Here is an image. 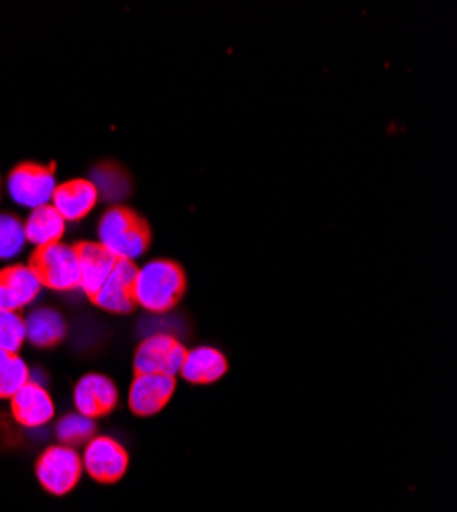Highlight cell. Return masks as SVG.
I'll use <instances>...</instances> for the list:
<instances>
[{
  "mask_svg": "<svg viewBox=\"0 0 457 512\" xmlns=\"http://www.w3.org/2000/svg\"><path fill=\"white\" fill-rule=\"evenodd\" d=\"M183 293L185 273L177 263L150 261L136 271L134 302L148 312H169L179 304Z\"/></svg>",
  "mask_w": 457,
  "mask_h": 512,
  "instance_id": "6da1fadb",
  "label": "cell"
},
{
  "mask_svg": "<svg viewBox=\"0 0 457 512\" xmlns=\"http://www.w3.org/2000/svg\"><path fill=\"white\" fill-rule=\"evenodd\" d=\"M99 244L115 261L134 263L150 246V230L134 211L111 207L99 222Z\"/></svg>",
  "mask_w": 457,
  "mask_h": 512,
  "instance_id": "7a4b0ae2",
  "label": "cell"
},
{
  "mask_svg": "<svg viewBox=\"0 0 457 512\" xmlns=\"http://www.w3.org/2000/svg\"><path fill=\"white\" fill-rule=\"evenodd\" d=\"M31 267L41 285L54 291H72L80 285V267L74 246L56 242L46 248H37L31 259Z\"/></svg>",
  "mask_w": 457,
  "mask_h": 512,
  "instance_id": "3957f363",
  "label": "cell"
},
{
  "mask_svg": "<svg viewBox=\"0 0 457 512\" xmlns=\"http://www.w3.org/2000/svg\"><path fill=\"white\" fill-rule=\"evenodd\" d=\"M37 480L50 494L64 496L80 480L82 457L74 447L56 445L50 447L37 461Z\"/></svg>",
  "mask_w": 457,
  "mask_h": 512,
  "instance_id": "277c9868",
  "label": "cell"
},
{
  "mask_svg": "<svg viewBox=\"0 0 457 512\" xmlns=\"http://www.w3.org/2000/svg\"><path fill=\"white\" fill-rule=\"evenodd\" d=\"M58 189L56 177L50 168L39 164H21L9 175L7 191L11 199L27 209L52 205V197Z\"/></svg>",
  "mask_w": 457,
  "mask_h": 512,
  "instance_id": "5b68a950",
  "label": "cell"
},
{
  "mask_svg": "<svg viewBox=\"0 0 457 512\" xmlns=\"http://www.w3.org/2000/svg\"><path fill=\"white\" fill-rule=\"evenodd\" d=\"M187 349L171 334L148 336L140 345L134 367L138 375H169L175 377L181 373Z\"/></svg>",
  "mask_w": 457,
  "mask_h": 512,
  "instance_id": "8992f818",
  "label": "cell"
},
{
  "mask_svg": "<svg viewBox=\"0 0 457 512\" xmlns=\"http://www.w3.org/2000/svg\"><path fill=\"white\" fill-rule=\"evenodd\" d=\"M128 453L111 437H93L85 447L82 467L91 478L103 484H111L123 478L128 469Z\"/></svg>",
  "mask_w": 457,
  "mask_h": 512,
  "instance_id": "52a82bcc",
  "label": "cell"
},
{
  "mask_svg": "<svg viewBox=\"0 0 457 512\" xmlns=\"http://www.w3.org/2000/svg\"><path fill=\"white\" fill-rule=\"evenodd\" d=\"M138 267L130 261H117L103 287L93 295V302L113 314H128L134 310V279Z\"/></svg>",
  "mask_w": 457,
  "mask_h": 512,
  "instance_id": "ba28073f",
  "label": "cell"
},
{
  "mask_svg": "<svg viewBox=\"0 0 457 512\" xmlns=\"http://www.w3.org/2000/svg\"><path fill=\"white\" fill-rule=\"evenodd\" d=\"M41 287L44 285L31 265H13L0 271V312H17L29 306Z\"/></svg>",
  "mask_w": 457,
  "mask_h": 512,
  "instance_id": "9c48e42d",
  "label": "cell"
},
{
  "mask_svg": "<svg viewBox=\"0 0 457 512\" xmlns=\"http://www.w3.org/2000/svg\"><path fill=\"white\" fill-rule=\"evenodd\" d=\"M119 394L115 383L99 373H89L82 377L74 388V404L80 414L89 418L105 416L117 406Z\"/></svg>",
  "mask_w": 457,
  "mask_h": 512,
  "instance_id": "30bf717a",
  "label": "cell"
},
{
  "mask_svg": "<svg viewBox=\"0 0 457 512\" xmlns=\"http://www.w3.org/2000/svg\"><path fill=\"white\" fill-rule=\"evenodd\" d=\"M175 394V377L169 375H138L130 388V408L138 416H154Z\"/></svg>",
  "mask_w": 457,
  "mask_h": 512,
  "instance_id": "8fae6325",
  "label": "cell"
},
{
  "mask_svg": "<svg viewBox=\"0 0 457 512\" xmlns=\"http://www.w3.org/2000/svg\"><path fill=\"white\" fill-rule=\"evenodd\" d=\"M11 410L19 424L27 429H39L54 418V402L44 386L29 381L11 398Z\"/></svg>",
  "mask_w": 457,
  "mask_h": 512,
  "instance_id": "7c38bea8",
  "label": "cell"
},
{
  "mask_svg": "<svg viewBox=\"0 0 457 512\" xmlns=\"http://www.w3.org/2000/svg\"><path fill=\"white\" fill-rule=\"evenodd\" d=\"M80 267V289L91 297L103 287L115 267L113 256L99 242H80L74 246Z\"/></svg>",
  "mask_w": 457,
  "mask_h": 512,
  "instance_id": "4fadbf2b",
  "label": "cell"
},
{
  "mask_svg": "<svg viewBox=\"0 0 457 512\" xmlns=\"http://www.w3.org/2000/svg\"><path fill=\"white\" fill-rule=\"evenodd\" d=\"M99 201V193L91 181L78 179L58 185L52 207L64 218V222H78L93 211Z\"/></svg>",
  "mask_w": 457,
  "mask_h": 512,
  "instance_id": "5bb4252c",
  "label": "cell"
},
{
  "mask_svg": "<svg viewBox=\"0 0 457 512\" xmlns=\"http://www.w3.org/2000/svg\"><path fill=\"white\" fill-rule=\"evenodd\" d=\"M25 320V338L33 347L48 349L58 345L66 336V322L60 312L52 308H37Z\"/></svg>",
  "mask_w": 457,
  "mask_h": 512,
  "instance_id": "9a60e30c",
  "label": "cell"
},
{
  "mask_svg": "<svg viewBox=\"0 0 457 512\" xmlns=\"http://www.w3.org/2000/svg\"><path fill=\"white\" fill-rule=\"evenodd\" d=\"M25 238L35 248H46L62 240L66 222L52 205L37 207L29 213V218L23 222Z\"/></svg>",
  "mask_w": 457,
  "mask_h": 512,
  "instance_id": "2e32d148",
  "label": "cell"
},
{
  "mask_svg": "<svg viewBox=\"0 0 457 512\" xmlns=\"http://www.w3.org/2000/svg\"><path fill=\"white\" fill-rule=\"evenodd\" d=\"M228 371L226 357L212 349V347H199L187 351L181 373L189 383H214Z\"/></svg>",
  "mask_w": 457,
  "mask_h": 512,
  "instance_id": "e0dca14e",
  "label": "cell"
},
{
  "mask_svg": "<svg viewBox=\"0 0 457 512\" xmlns=\"http://www.w3.org/2000/svg\"><path fill=\"white\" fill-rule=\"evenodd\" d=\"M29 367L19 355L0 351V398L11 400L25 383H29Z\"/></svg>",
  "mask_w": 457,
  "mask_h": 512,
  "instance_id": "ac0fdd59",
  "label": "cell"
},
{
  "mask_svg": "<svg viewBox=\"0 0 457 512\" xmlns=\"http://www.w3.org/2000/svg\"><path fill=\"white\" fill-rule=\"evenodd\" d=\"M56 437L60 439L62 445H68V447L89 443L95 437V420L80 412L66 414L60 418L56 426Z\"/></svg>",
  "mask_w": 457,
  "mask_h": 512,
  "instance_id": "d6986e66",
  "label": "cell"
},
{
  "mask_svg": "<svg viewBox=\"0 0 457 512\" xmlns=\"http://www.w3.org/2000/svg\"><path fill=\"white\" fill-rule=\"evenodd\" d=\"M27 244L23 222L11 213H0V261H11Z\"/></svg>",
  "mask_w": 457,
  "mask_h": 512,
  "instance_id": "ffe728a7",
  "label": "cell"
},
{
  "mask_svg": "<svg viewBox=\"0 0 457 512\" xmlns=\"http://www.w3.org/2000/svg\"><path fill=\"white\" fill-rule=\"evenodd\" d=\"M91 183L95 185L99 195H103L105 199H111V201L123 199L130 191V183H128L126 175H123L119 168H113V166L97 168L93 173Z\"/></svg>",
  "mask_w": 457,
  "mask_h": 512,
  "instance_id": "44dd1931",
  "label": "cell"
},
{
  "mask_svg": "<svg viewBox=\"0 0 457 512\" xmlns=\"http://www.w3.org/2000/svg\"><path fill=\"white\" fill-rule=\"evenodd\" d=\"M25 340V320L17 312H0V351L19 355Z\"/></svg>",
  "mask_w": 457,
  "mask_h": 512,
  "instance_id": "7402d4cb",
  "label": "cell"
}]
</instances>
